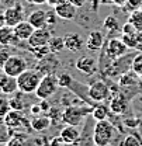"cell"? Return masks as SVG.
<instances>
[{"instance_id": "cell-10", "label": "cell", "mask_w": 142, "mask_h": 146, "mask_svg": "<svg viewBox=\"0 0 142 146\" xmlns=\"http://www.w3.org/2000/svg\"><path fill=\"white\" fill-rule=\"evenodd\" d=\"M53 11L58 16V18L71 21L77 17V7L72 4L69 0H61L58 4L53 6Z\"/></svg>"}, {"instance_id": "cell-40", "label": "cell", "mask_w": 142, "mask_h": 146, "mask_svg": "<svg viewBox=\"0 0 142 146\" xmlns=\"http://www.w3.org/2000/svg\"><path fill=\"white\" fill-rule=\"evenodd\" d=\"M65 141L62 139L61 135H56V136H52L51 141H49V146H65Z\"/></svg>"}, {"instance_id": "cell-31", "label": "cell", "mask_w": 142, "mask_h": 146, "mask_svg": "<svg viewBox=\"0 0 142 146\" xmlns=\"http://www.w3.org/2000/svg\"><path fill=\"white\" fill-rule=\"evenodd\" d=\"M28 51L35 56L37 59H42L45 58L47 55L51 54V49H49V45H42V46H34V48H28Z\"/></svg>"}, {"instance_id": "cell-43", "label": "cell", "mask_w": 142, "mask_h": 146, "mask_svg": "<svg viewBox=\"0 0 142 146\" xmlns=\"http://www.w3.org/2000/svg\"><path fill=\"white\" fill-rule=\"evenodd\" d=\"M69 1H71L72 4H75L77 9H79V7H83V6L87 3V0H69Z\"/></svg>"}, {"instance_id": "cell-14", "label": "cell", "mask_w": 142, "mask_h": 146, "mask_svg": "<svg viewBox=\"0 0 142 146\" xmlns=\"http://www.w3.org/2000/svg\"><path fill=\"white\" fill-rule=\"evenodd\" d=\"M76 69L86 76H93L94 73L99 72V62L93 56L85 55L76 60Z\"/></svg>"}, {"instance_id": "cell-34", "label": "cell", "mask_w": 142, "mask_h": 146, "mask_svg": "<svg viewBox=\"0 0 142 146\" xmlns=\"http://www.w3.org/2000/svg\"><path fill=\"white\" fill-rule=\"evenodd\" d=\"M21 91H20V94H16L14 97H11L10 98V107L11 110H16V111H23L24 110V103H23V100H21Z\"/></svg>"}, {"instance_id": "cell-23", "label": "cell", "mask_w": 142, "mask_h": 146, "mask_svg": "<svg viewBox=\"0 0 142 146\" xmlns=\"http://www.w3.org/2000/svg\"><path fill=\"white\" fill-rule=\"evenodd\" d=\"M28 23L34 27V28H44L48 27V21H47V11L45 10H35L28 16Z\"/></svg>"}, {"instance_id": "cell-25", "label": "cell", "mask_w": 142, "mask_h": 146, "mask_svg": "<svg viewBox=\"0 0 142 146\" xmlns=\"http://www.w3.org/2000/svg\"><path fill=\"white\" fill-rule=\"evenodd\" d=\"M139 76L134 72H127L121 74L118 77V86L120 87H134V86H139Z\"/></svg>"}, {"instance_id": "cell-48", "label": "cell", "mask_w": 142, "mask_h": 146, "mask_svg": "<svg viewBox=\"0 0 142 146\" xmlns=\"http://www.w3.org/2000/svg\"><path fill=\"white\" fill-rule=\"evenodd\" d=\"M59 1H61V0H47V4H49V6H55V4H58V3H59Z\"/></svg>"}, {"instance_id": "cell-38", "label": "cell", "mask_w": 142, "mask_h": 146, "mask_svg": "<svg viewBox=\"0 0 142 146\" xmlns=\"http://www.w3.org/2000/svg\"><path fill=\"white\" fill-rule=\"evenodd\" d=\"M24 142H25V138L23 135H13L9 139L7 145L9 146H24Z\"/></svg>"}, {"instance_id": "cell-36", "label": "cell", "mask_w": 142, "mask_h": 146, "mask_svg": "<svg viewBox=\"0 0 142 146\" xmlns=\"http://www.w3.org/2000/svg\"><path fill=\"white\" fill-rule=\"evenodd\" d=\"M131 70H134L139 77H142V52L135 55V58H134V60H132V68H131Z\"/></svg>"}, {"instance_id": "cell-4", "label": "cell", "mask_w": 142, "mask_h": 146, "mask_svg": "<svg viewBox=\"0 0 142 146\" xmlns=\"http://www.w3.org/2000/svg\"><path fill=\"white\" fill-rule=\"evenodd\" d=\"M41 79H42V74L38 72L37 69H27L25 72H23L17 77L18 91H21L24 94L35 93Z\"/></svg>"}, {"instance_id": "cell-20", "label": "cell", "mask_w": 142, "mask_h": 146, "mask_svg": "<svg viewBox=\"0 0 142 146\" xmlns=\"http://www.w3.org/2000/svg\"><path fill=\"white\" fill-rule=\"evenodd\" d=\"M104 44V35L101 31H91L86 39V48L89 51H101Z\"/></svg>"}, {"instance_id": "cell-24", "label": "cell", "mask_w": 142, "mask_h": 146, "mask_svg": "<svg viewBox=\"0 0 142 146\" xmlns=\"http://www.w3.org/2000/svg\"><path fill=\"white\" fill-rule=\"evenodd\" d=\"M59 135L62 136V139L65 141V143L69 145V143H75V142L79 141V138H80V131L77 129V127L68 125V127H65L61 131Z\"/></svg>"}, {"instance_id": "cell-46", "label": "cell", "mask_w": 142, "mask_h": 146, "mask_svg": "<svg viewBox=\"0 0 142 146\" xmlns=\"http://www.w3.org/2000/svg\"><path fill=\"white\" fill-rule=\"evenodd\" d=\"M41 108H42V111H47V112L49 111V108H51V107L48 106L47 100H42V103H41Z\"/></svg>"}, {"instance_id": "cell-18", "label": "cell", "mask_w": 142, "mask_h": 146, "mask_svg": "<svg viewBox=\"0 0 142 146\" xmlns=\"http://www.w3.org/2000/svg\"><path fill=\"white\" fill-rule=\"evenodd\" d=\"M108 108L114 115H124L127 114V110H128V100H125L123 96L117 94L115 97H111Z\"/></svg>"}, {"instance_id": "cell-16", "label": "cell", "mask_w": 142, "mask_h": 146, "mask_svg": "<svg viewBox=\"0 0 142 146\" xmlns=\"http://www.w3.org/2000/svg\"><path fill=\"white\" fill-rule=\"evenodd\" d=\"M20 42H23V41L17 38L13 27L3 25L0 28V45H3V46H18Z\"/></svg>"}, {"instance_id": "cell-22", "label": "cell", "mask_w": 142, "mask_h": 146, "mask_svg": "<svg viewBox=\"0 0 142 146\" xmlns=\"http://www.w3.org/2000/svg\"><path fill=\"white\" fill-rule=\"evenodd\" d=\"M14 28V33H16V35H17L18 39H21V41H28V38L31 36V34L34 33V27L28 23V20H23V21H20L16 27H13Z\"/></svg>"}, {"instance_id": "cell-27", "label": "cell", "mask_w": 142, "mask_h": 146, "mask_svg": "<svg viewBox=\"0 0 142 146\" xmlns=\"http://www.w3.org/2000/svg\"><path fill=\"white\" fill-rule=\"evenodd\" d=\"M110 112H111L110 108L106 107L103 103H100V104H97V106L93 107V110H91V117L96 121H104V119H108Z\"/></svg>"}, {"instance_id": "cell-17", "label": "cell", "mask_w": 142, "mask_h": 146, "mask_svg": "<svg viewBox=\"0 0 142 146\" xmlns=\"http://www.w3.org/2000/svg\"><path fill=\"white\" fill-rule=\"evenodd\" d=\"M65 41V48L71 52H79L83 49V38L77 33H68L63 36Z\"/></svg>"}, {"instance_id": "cell-6", "label": "cell", "mask_w": 142, "mask_h": 146, "mask_svg": "<svg viewBox=\"0 0 142 146\" xmlns=\"http://www.w3.org/2000/svg\"><path fill=\"white\" fill-rule=\"evenodd\" d=\"M110 86L108 83L106 82V79H97L94 80L91 84L89 86V94H90V98L96 103V104H100L103 101H106L110 98Z\"/></svg>"}, {"instance_id": "cell-19", "label": "cell", "mask_w": 142, "mask_h": 146, "mask_svg": "<svg viewBox=\"0 0 142 146\" xmlns=\"http://www.w3.org/2000/svg\"><path fill=\"white\" fill-rule=\"evenodd\" d=\"M18 91V84H17V77L13 76H7L3 73L1 79H0V93L1 94H14Z\"/></svg>"}, {"instance_id": "cell-15", "label": "cell", "mask_w": 142, "mask_h": 146, "mask_svg": "<svg viewBox=\"0 0 142 146\" xmlns=\"http://www.w3.org/2000/svg\"><path fill=\"white\" fill-rule=\"evenodd\" d=\"M94 118L91 117V114L86 117L83 129L80 132V138H79V146H96L94 145V139H93V131H94Z\"/></svg>"}, {"instance_id": "cell-51", "label": "cell", "mask_w": 142, "mask_h": 146, "mask_svg": "<svg viewBox=\"0 0 142 146\" xmlns=\"http://www.w3.org/2000/svg\"><path fill=\"white\" fill-rule=\"evenodd\" d=\"M1 76H3V70H0V79H1Z\"/></svg>"}, {"instance_id": "cell-45", "label": "cell", "mask_w": 142, "mask_h": 146, "mask_svg": "<svg viewBox=\"0 0 142 146\" xmlns=\"http://www.w3.org/2000/svg\"><path fill=\"white\" fill-rule=\"evenodd\" d=\"M31 112L33 114H39V112H42V108H41V106H33L31 107Z\"/></svg>"}, {"instance_id": "cell-35", "label": "cell", "mask_w": 142, "mask_h": 146, "mask_svg": "<svg viewBox=\"0 0 142 146\" xmlns=\"http://www.w3.org/2000/svg\"><path fill=\"white\" fill-rule=\"evenodd\" d=\"M123 146H142V141L137 135H127L123 139Z\"/></svg>"}, {"instance_id": "cell-42", "label": "cell", "mask_w": 142, "mask_h": 146, "mask_svg": "<svg viewBox=\"0 0 142 146\" xmlns=\"http://www.w3.org/2000/svg\"><path fill=\"white\" fill-rule=\"evenodd\" d=\"M125 125L127 127H131V128H135L139 125V119H125Z\"/></svg>"}, {"instance_id": "cell-7", "label": "cell", "mask_w": 142, "mask_h": 146, "mask_svg": "<svg viewBox=\"0 0 142 146\" xmlns=\"http://www.w3.org/2000/svg\"><path fill=\"white\" fill-rule=\"evenodd\" d=\"M27 69H28V63H27V60L23 56H20V55H10V58L4 63L3 73L7 74V76L18 77L21 73L25 72Z\"/></svg>"}, {"instance_id": "cell-49", "label": "cell", "mask_w": 142, "mask_h": 146, "mask_svg": "<svg viewBox=\"0 0 142 146\" xmlns=\"http://www.w3.org/2000/svg\"><path fill=\"white\" fill-rule=\"evenodd\" d=\"M4 127H6V124H4V117H0V129Z\"/></svg>"}, {"instance_id": "cell-5", "label": "cell", "mask_w": 142, "mask_h": 146, "mask_svg": "<svg viewBox=\"0 0 142 146\" xmlns=\"http://www.w3.org/2000/svg\"><path fill=\"white\" fill-rule=\"evenodd\" d=\"M59 82H58V76L56 74H45L42 76L38 87L35 90L37 98L39 100H48L49 97H52L56 91L59 90Z\"/></svg>"}, {"instance_id": "cell-50", "label": "cell", "mask_w": 142, "mask_h": 146, "mask_svg": "<svg viewBox=\"0 0 142 146\" xmlns=\"http://www.w3.org/2000/svg\"><path fill=\"white\" fill-rule=\"evenodd\" d=\"M3 25H6V23H4V17H3V14H0V28H1Z\"/></svg>"}, {"instance_id": "cell-2", "label": "cell", "mask_w": 142, "mask_h": 146, "mask_svg": "<svg viewBox=\"0 0 142 146\" xmlns=\"http://www.w3.org/2000/svg\"><path fill=\"white\" fill-rule=\"evenodd\" d=\"M138 52L132 51V52H128L124 56L118 58V59H114L111 62V65L108 66V69L106 70V73L101 76V77H108V79H114V77H120L121 74L129 72V69L132 68V60L135 58V55Z\"/></svg>"}, {"instance_id": "cell-44", "label": "cell", "mask_w": 142, "mask_h": 146, "mask_svg": "<svg viewBox=\"0 0 142 146\" xmlns=\"http://www.w3.org/2000/svg\"><path fill=\"white\" fill-rule=\"evenodd\" d=\"M113 4H115V6H118V7H124L127 6V3H128V0H110Z\"/></svg>"}, {"instance_id": "cell-33", "label": "cell", "mask_w": 142, "mask_h": 146, "mask_svg": "<svg viewBox=\"0 0 142 146\" xmlns=\"http://www.w3.org/2000/svg\"><path fill=\"white\" fill-rule=\"evenodd\" d=\"M6 94H3V96H0V117H6L9 112H10V98H7V97H4Z\"/></svg>"}, {"instance_id": "cell-12", "label": "cell", "mask_w": 142, "mask_h": 146, "mask_svg": "<svg viewBox=\"0 0 142 146\" xmlns=\"http://www.w3.org/2000/svg\"><path fill=\"white\" fill-rule=\"evenodd\" d=\"M3 17H4L6 25L16 27L20 21L24 20V7L20 3H16V4H13V6H10L4 10Z\"/></svg>"}, {"instance_id": "cell-21", "label": "cell", "mask_w": 142, "mask_h": 146, "mask_svg": "<svg viewBox=\"0 0 142 146\" xmlns=\"http://www.w3.org/2000/svg\"><path fill=\"white\" fill-rule=\"evenodd\" d=\"M25 122H28V121L23 117L21 111L10 110V112L4 117V124L10 128V129H16V128L23 127V124H25Z\"/></svg>"}, {"instance_id": "cell-29", "label": "cell", "mask_w": 142, "mask_h": 146, "mask_svg": "<svg viewBox=\"0 0 142 146\" xmlns=\"http://www.w3.org/2000/svg\"><path fill=\"white\" fill-rule=\"evenodd\" d=\"M48 45H49L51 52L58 54L59 51L65 49V41H63V36H52V38L49 39Z\"/></svg>"}, {"instance_id": "cell-11", "label": "cell", "mask_w": 142, "mask_h": 146, "mask_svg": "<svg viewBox=\"0 0 142 146\" xmlns=\"http://www.w3.org/2000/svg\"><path fill=\"white\" fill-rule=\"evenodd\" d=\"M52 38V31L49 30V27H44V28H37L31 36L27 41L28 48H34V46H42V45H48L49 39Z\"/></svg>"}, {"instance_id": "cell-1", "label": "cell", "mask_w": 142, "mask_h": 146, "mask_svg": "<svg viewBox=\"0 0 142 146\" xmlns=\"http://www.w3.org/2000/svg\"><path fill=\"white\" fill-rule=\"evenodd\" d=\"M115 135H117L115 127L110 119L96 121L93 131V139L96 146H110L114 142Z\"/></svg>"}, {"instance_id": "cell-3", "label": "cell", "mask_w": 142, "mask_h": 146, "mask_svg": "<svg viewBox=\"0 0 142 146\" xmlns=\"http://www.w3.org/2000/svg\"><path fill=\"white\" fill-rule=\"evenodd\" d=\"M93 107H90L87 104L85 106H68L62 112V118L63 122L68 125H73V127H79L83 119H86V117L91 114Z\"/></svg>"}, {"instance_id": "cell-13", "label": "cell", "mask_w": 142, "mask_h": 146, "mask_svg": "<svg viewBox=\"0 0 142 146\" xmlns=\"http://www.w3.org/2000/svg\"><path fill=\"white\" fill-rule=\"evenodd\" d=\"M66 90H69L71 93H73L80 101H83L85 104H87L90 107H94V106H97L91 98H90V94H89V86H86V84H83V83H80V82H77V80H72V83L69 84V87L66 89Z\"/></svg>"}, {"instance_id": "cell-26", "label": "cell", "mask_w": 142, "mask_h": 146, "mask_svg": "<svg viewBox=\"0 0 142 146\" xmlns=\"http://www.w3.org/2000/svg\"><path fill=\"white\" fill-rule=\"evenodd\" d=\"M30 125L37 132H44V131H47L48 128L52 125V122H51L49 117H47V115H38V117H34L31 119Z\"/></svg>"}, {"instance_id": "cell-41", "label": "cell", "mask_w": 142, "mask_h": 146, "mask_svg": "<svg viewBox=\"0 0 142 146\" xmlns=\"http://www.w3.org/2000/svg\"><path fill=\"white\" fill-rule=\"evenodd\" d=\"M127 6L131 10H137V9H142V0H128Z\"/></svg>"}, {"instance_id": "cell-37", "label": "cell", "mask_w": 142, "mask_h": 146, "mask_svg": "<svg viewBox=\"0 0 142 146\" xmlns=\"http://www.w3.org/2000/svg\"><path fill=\"white\" fill-rule=\"evenodd\" d=\"M72 80H73V77L71 74H68V73H62V74L58 76V82H59L61 89H68L69 84L72 83Z\"/></svg>"}, {"instance_id": "cell-9", "label": "cell", "mask_w": 142, "mask_h": 146, "mask_svg": "<svg viewBox=\"0 0 142 146\" xmlns=\"http://www.w3.org/2000/svg\"><path fill=\"white\" fill-rule=\"evenodd\" d=\"M58 68H61V60L58 59L56 54H53V52L47 55L42 59H39L35 66V69L42 76H45V74H56Z\"/></svg>"}, {"instance_id": "cell-30", "label": "cell", "mask_w": 142, "mask_h": 146, "mask_svg": "<svg viewBox=\"0 0 142 146\" xmlns=\"http://www.w3.org/2000/svg\"><path fill=\"white\" fill-rule=\"evenodd\" d=\"M103 25H104V28H106L108 33H118V30H120V24H118V20L114 17V16H108V17L104 18V23H103Z\"/></svg>"}, {"instance_id": "cell-8", "label": "cell", "mask_w": 142, "mask_h": 146, "mask_svg": "<svg viewBox=\"0 0 142 146\" xmlns=\"http://www.w3.org/2000/svg\"><path fill=\"white\" fill-rule=\"evenodd\" d=\"M104 49H106L107 55L114 60V59H118V58H121V56H124L125 54H128L129 52V48L127 46V44H125L124 41H123V38H110L108 41H106V44H104V46H103Z\"/></svg>"}, {"instance_id": "cell-52", "label": "cell", "mask_w": 142, "mask_h": 146, "mask_svg": "<svg viewBox=\"0 0 142 146\" xmlns=\"http://www.w3.org/2000/svg\"><path fill=\"white\" fill-rule=\"evenodd\" d=\"M4 146H9V145H7V143H6V145H4Z\"/></svg>"}, {"instance_id": "cell-39", "label": "cell", "mask_w": 142, "mask_h": 146, "mask_svg": "<svg viewBox=\"0 0 142 146\" xmlns=\"http://www.w3.org/2000/svg\"><path fill=\"white\" fill-rule=\"evenodd\" d=\"M10 52H9V49H6V48H3V49H0V70H3V68H4V63L7 62V59L10 58Z\"/></svg>"}, {"instance_id": "cell-47", "label": "cell", "mask_w": 142, "mask_h": 146, "mask_svg": "<svg viewBox=\"0 0 142 146\" xmlns=\"http://www.w3.org/2000/svg\"><path fill=\"white\" fill-rule=\"evenodd\" d=\"M30 1H31L33 4H38V6H39V4H45V3H47V0H30Z\"/></svg>"}, {"instance_id": "cell-32", "label": "cell", "mask_w": 142, "mask_h": 146, "mask_svg": "<svg viewBox=\"0 0 142 146\" xmlns=\"http://www.w3.org/2000/svg\"><path fill=\"white\" fill-rule=\"evenodd\" d=\"M62 112H63V111H61V110L56 108V107H51V108H49V111H48V117H49L52 125H58L59 122H63Z\"/></svg>"}, {"instance_id": "cell-28", "label": "cell", "mask_w": 142, "mask_h": 146, "mask_svg": "<svg viewBox=\"0 0 142 146\" xmlns=\"http://www.w3.org/2000/svg\"><path fill=\"white\" fill-rule=\"evenodd\" d=\"M128 21L138 30L142 33V9H137V10H132V13L129 14V18Z\"/></svg>"}]
</instances>
